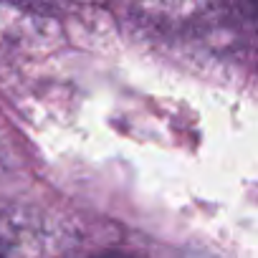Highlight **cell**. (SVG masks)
Segmentation results:
<instances>
[{"instance_id":"obj_1","label":"cell","mask_w":258,"mask_h":258,"mask_svg":"<svg viewBox=\"0 0 258 258\" xmlns=\"http://www.w3.org/2000/svg\"><path fill=\"white\" fill-rule=\"evenodd\" d=\"M96 258H129V255H121V253H106V255H96Z\"/></svg>"},{"instance_id":"obj_2","label":"cell","mask_w":258,"mask_h":258,"mask_svg":"<svg viewBox=\"0 0 258 258\" xmlns=\"http://www.w3.org/2000/svg\"><path fill=\"white\" fill-rule=\"evenodd\" d=\"M255 21H258V8H255Z\"/></svg>"}]
</instances>
